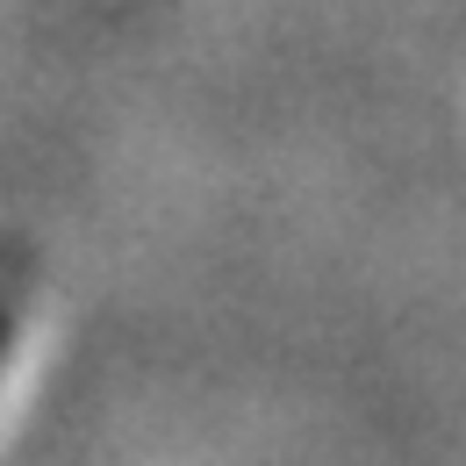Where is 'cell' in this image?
Returning <instances> with one entry per match:
<instances>
[{
  "instance_id": "1",
  "label": "cell",
  "mask_w": 466,
  "mask_h": 466,
  "mask_svg": "<svg viewBox=\"0 0 466 466\" xmlns=\"http://www.w3.org/2000/svg\"><path fill=\"white\" fill-rule=\"evenodd\" d=\"M0 351H7V309H0Z\"/></svg>"
}]
</instances>
